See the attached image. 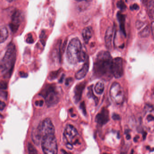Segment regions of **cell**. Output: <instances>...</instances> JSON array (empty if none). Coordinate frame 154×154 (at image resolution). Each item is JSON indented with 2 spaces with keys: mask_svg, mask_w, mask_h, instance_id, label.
I'll list each match as a JSON object with an SVG mask.
<instances>
[{
  "mask_svg": "<svg viewBox=\"0 0 154 154\" xmlns=\"http://www.w3.org/2000/svg\"><path fill=\"white\" fill-rule=\"evenodd\" d=\"M112 57L108 51H102L97 54L95 60L93 72L95 76L105 81L113 77L112 72Z\"/></svg>",
  "mask_w": 154,
  "mask_h": 154,
  "instance_id": "1",
  "label": "cell"
},
{
  "mask_svg": "<svg viewBox=\"0 0 154 154\" xmlns=\"http://www.w3.org/2000/svg\"><path fill=\"white\" fill-rule=\"evenodd\" d=\"M16 57V49L14 44L10 43L6 48L1 62V72L4 78L8 79L12 73Z\"/></svg>",
  "mask_w": 154,
  "mask_h": 154,
  "instance_id": "2",
  "label": "cell"
},
{
  "mask_svg": "<svg viewBox=\"0 0 154 154\" xmlns=\"http://www.w3.org/2000/svg\"><path fill=\"white\" fill-rule=\"evenodd\" d=\"M67 57L69 63L76 64L82 62L86 59V52L83 49L82 43L77 38L72 39L67 51Z\"/></svg>",
  "mask_w": 154,
  "mask_h": 154,
  "instance_id": "3",
  "label": "cell"
},
{
  "mask_svg": "<svg viewBox=\"0 0 154 154\" xmlns=\"http://www.w3.org/2000/svg\"><path fill=\"white\" fill-rule=\"evenodd\" d=\"M40 95L44 98L48 107L53 106L58 103L60 100L59 93L54 85L47 84L44 87Z\"/></svg>",
  "mask_w": 154,
  "mask_h": 154,
  "instance_id": "4",
  "label": "cell"
},
{
  "mask_svg": "<svg viewBox=\"0 0 154 154\" xmlns=\"http://www.w3.org/2000/svg\"><path fill=\"white\" fill-rule=\"evenodd\" d=\"M63 140L66 147L72 149L74 146L80 144V137L75 127L71 125L66 127L63 134Z\"/></svg>",
  "mask_w": 154,
  "mask_h": 154,
  "instance_id": "5",
  "label": "cell"
},
{
  "mask_svg": "<svg viewBox=\"0 0 154 154\" xmlns=\"http://www.w3.org/2000/svg\"><path fill=\"white\" fill-rule=\"evenodd\" d=\"M42 149L44 154H57V142L55 135L46 136L41 140Z\"/></svg>",
  "mask_w": 154,
  "mask_h": 154,
  "instance_id": "6",
  "label": "cell"
},
{
  "mask_svg": "<svg viewBox=\"0 0 154 154\" xmlns=\"http://www.w3.org/2000/svg\"><path fill=\"white\" fill-rule=\"evenodd\" d=\"M110 95L114 103L117 105L122 104L124 100V92L120 84L113 83L110 89Z\"/></svg>",
  "mask_w": 154,
  "mask_h": 154,
  "instance_id": "7",
  "label": "cell"
},
{
  "mask_svg": "<svg viewBox=\"0 0 154 154\" xmlns=\"http://www.w3.org/2000/svg\"><path fill=\"white\" fill-rule=\"evenodd\" d=\"M36 128L42 139L46 136L54 135V127L49 118L44 119Z\"/></svg>",
  "mask_w": 154,
  "mask_h": 154,
  "instance_id": "8",
  "label": "cell"
},
{
  "mask_svg": "<svg viewBox=\"0 0 154 154\" xmlns=\"http://www.w3.org/2000/svg\"><path fill=\"white\" fill-rule=\"evenodd\" d=\"M112 72L113 77L119 78L123 76V61L121 57H116L113 59L112 64Z\"/></svg>",
  "mask_w": 154,
  "mask_h": 154,
  "instance_id": "9",
  "label": "cell"
},
{
  "mask_svg": "<svg viewBox=\"0 0 154 154\" xmlns=\"http://www.w3.org/2000/svg\"><path fill=\"white\" fill-rule=\"evenodd\" d=\"M22 18V12L19 10L17 9L13 13L11 17V22L9 24L10 29L13 33H16L17 31L21 22Z\"/></svg>",
  "mask_w": 154,
  "mask_h": 154,
  "instance_id": "10",
  "label": "cell"
},
{
  "mask_svg": "<svg viewBox=\"0 0 154 154\" xmlns=\"http://www.w3.org/2000/svg\"><path fill=\"white\" fill-rule=\"evenodd\" d=\"M110 120L109 111L108 109L104 107L101 111L97 114L95 117V122L100 126L106 124Z\"/></svg>",
  "mask_w": 154,
  "mask_h": 154,
  "instance_id": "11",
  "label": "cell"
},
{
  "mask_svg": "<svg viewBox=\"0 0 154 154\" xmlns=\"http://www.w3.org/2000/svg\"><path fill=\"white\" fill-rule=\"evenodd\" d=\"M86 82H82L77 84L74 90V99L75 103H77L80 101L82 97L83 91L85 88Z\"/></svg>",
  "mask_w": 154,
  "mask_h": 154,
  "instance_id": "12",
  "label": "cell"
},
{
  "mask_svg": "<svg viewBox=\"0 0 154 154\" xmlns=\"http://www.w3.org/2000/svg\"><path fill=\"white\" fill-rule=\"evenodd\" d=\"M113 34V28L110 26L107 29L105 35V42L106 48L108 49H111L112 46V36Z\"/></svg>",
  "mask_w": 154,
  "mask_h": 154,
  "instance_id": "13",
  "label": "cell"
},
{
  "mask_svg": "<svg viewBox=\"0 0 154 154\" xmlns=\"http://www.w3.org/2000/svg\"><path fill=\"white\" fill-rule=\"evenodd\" d=\"M89 68V62L88 59L87 61H86L85 63L84 64L82 68L76 73L75 75L76 79L80 80L84 78L88 72Z\"/></svg>",
  "mask_w": 154,
  "mask_h": 154,
  "instance_id": "14",
  "label": "cell"
},
{
  "mask_svg": "<svg viewBox=\"0 0 154 154\" xmlns=\"http://www.w3.org/2000/svg\"><path fill=\"white\" fill-rule=\"evenodd\" d=\"M82 37L85 44H87L90 39H91L92 36V28L90 26L86 27L82 31Z\"/></svg>",
  "mask_w": 154,
  "mask_h": 154,
  "instance_id": "15",
  "label": "cell"
},
{
  "mask_svg": "<svg viewBox=\"0 0 154 154\" xmlns=\"http://www.w3.org/2000/svg\"><path fill=\"white\" fill-rule=\"evenodd\" d=\"M117 17L119 24H120V29L123 34L126 35V31H125V26H124L125 21V16L123 14H122L121 13L119 12L117 14Z\"/></svg>",
  "mask_w": 154,
  "mask_h": 154,
  "instance_id": "16",
  "label": "cell"
},
{
  "mask_svg": "<svg viewBox=\"0 0 154 154\" xmlns=\"http://www.w3.org/2000/svg\"><path fill=\"white\" fill-rule=\"evenodd\" d=\"M147 13L150 19H154V1H149L147 5Z\"/></svg>",
  "mask_w": 154,
  "mask_h": 154,
  "instance_id": "17",
  "label": "cell"
},
{
  "mask_svg": "<svg viewBox=\"0 0 154 154\" xmlns=\"http://www.w3.org/2000/svg\"><path fill=\"white\" fill-rule=\"evenodd\" d=\"M1 37H0V42L1 43H3L6 41L8 37V31L7 28L3 26L1 28Z\"/></svg>",
  "mask_w": 154,
  "mask_h": 154,
  "instance_id": "18",
  "label": "cell"
},
{
  "mask_svg": "<svg viewBox=\"0 0 154 154\" xmlns=\"http://www.w3.org/2000/svg\"><path fill=\"white\" fill-rule=\"evenodd\" d=\"M105 90V84L102 81H100L96 83L95 87V90L97 94L101 95Z\"/></svg>",
  "mask_w": 154,
  "mask_h": 154,
  "instance_id": "19",
  "label": "cell"
},
{
  "mask_svg": "<svg viewBox=\"0 0 154 154\" xmlns=\"http://www.w3.org/2000/svg\"><path fill=\"white\" fill-rule=\"evenodd\" d=\"M150 33V28L149 26H147L139 33V36L142 38H145L149 35Z\"/></svg>",
  "mask_w": 154,
  "mask_h": 154,
  "instance_id": "20",
  "label": "cell"
},
{
  "mask_svg": "<svg viewBox=\"0 0 154 154\" xmlns=\"http://www.w3.org/2000/svg\"><path fill=\"white\" fill-rule=\"evenodd\" d=\"M61 71V68H60V69L57 70V71L51 72L49 74L48 78L49 80H53L55 79L59 75Z\"/></svg>",
  "mask_w": 154,
  "mask_h": 154,
  "instance_id": "21",
  "label": "cell"
},
{
  "mask_svg": "<svg viewBox=\"0 0 154 154\" xmlns=\"http://www.w3.org/2000/svg\"><path fill=\"white\" fill-rule=\"evenodd\" d=\"M88 90V92L87 93L88 96V97H89L90 98H93L95 101L96 104H97V103H98V98L94 95L93 89H92V85L89 86Z\"/></svg>",
  "mask_w": 154,
  "mask_h": 154,
  "instance_id": "22",
  "label": "cell"
},
{
  "mask_svg": "<svg viewBox=\"0 0 154 154\" xmlns=\"http://www.w3.org/2000/svg\"><path fill=\"white\" fill-rule=\"evenodd\" d=\"M28 150L29 154H38L37 150L30 143H28Z\"/></svg>",
  "mask_w": 154,
  "mask_h": 154,
  "instance_id": "23",
  "label": "cell"
},
{
  "mask_svg": "<svg viewBox=\"0 0 154 154\" xmlns=\"http://www.w3.org/2000/svg\"><path fill=\"white\" fill-rule=\"evenodd\" d=\"M46 38V35L45 34V32L44 30H43L41 31V34L40 35L39 38L40 39V42L42 43L43 45L44 46L45 44V38Z\"/></svg>",
  "mask_w": 154,
  "mask_h": 154,
  "instance_id": "24",
  "label": "cell"
},
{
  "mask_svg": "<svg viewBox=\"0 0 154 154\" xmlns=\"http://www.w3.org/2000/svg\"><path fill=\"white\" fill-rule=\"evenodd\" d=\"M117 7L118 8L122 10H125L127 7L124 2L123 1H117Z\"/></svg>",
  "mask_w": 154,
  "mask_h": 154,
  "instance_id": "25",
  "label": "cell"
},
{
  "mask_svg": "<svg viewBox=\"0 0 154 154\" xmlns=\"http://www.w3.org/2000/svg\"><path fill=\"white\" fill-rule=\"evenodd\" d=\"M26 42L28 44H32L34 42V39H33V36L31 33L29 34L27 37L26 38Z\"/></svg>",
  "mask_w": 154,
  "mask_h": 154,
  "instance_id": "26",
  "label": "cell"
},
{
  "mask_svg": "<svg viewBox=\"0 0 154 154\" xmlns=\"http://www.w3.org/2000/svg\"><path fill=\"white\" fill-rule=\"evenodd\" d=\"M80 109L82 110V112L83 113L84 115H86V107H85V103L84 101L82 102L81 105H80Z\"/></svg>",
  "mask_w": 154,
  "mask_h": 154,
  "instance_id": "27",
  "label": "cell"
},
{
  "mask_svg": "<svg viewBox=\"0 0 154 154\" xmlns=\"http://www.w3.org/2000/svg\"><path fill=\"white\" fill-rule=\"evenodd\" d=\"M7 88V83L4 81L1 82V90H6Z\"/></svg>",
  "mask_w": 154,
  "mask_h": 154,
  "instance_id": "28",
  "label": "cell"
},
{
  "mask_svg": "<svg viewBox=\"0 0 154 154\" xmlns=\"http://www.w3.org/2000/svg\"><path fill=\"white\" fill-rule=\"evenodd\" d=\"M130 10L132 11H134V10H138L139 9V6L136 3L133 4V5H131L130 6Z\"/></svg>",
  "mask_w": 154,
  "mask_h": 154,
  "instance_id": "29",
  "label": "cell"
},
{
  "mask_svg": "<svg viewBox=\"0 0 154 154\" xmlns=\"http://www.w3.org/2000/svg\"><path fill=\"white\" fill-rule=\"evenodd\" d=\"M7 92L6 91H3V90H1V96L3 99H5V100H6L7 98Z\"/></svg>",
  "mask_w": 154,
  "mask_h": 154,
  "instance_id": "30",
  "label": "cell"
},
{
  "mask_svg": "<svg viewBox=\"0 0 154 154\" xmlns=\"http://www.w3.org/2000/svg\"><path fill=\"white\" fill-rule=\"evenodd\" d=\"M112 118L114 120H119L121 119V117L117 113H114L112 115Z\"/></svg>",
  "mask_w": 154,
  "mask_h": 154,
  "instance_id": "31",
  "label": "cell"
},
{
  "mask_svg": "<svg viewBox=\"0 0 154 154\" xmlns=\"http://www.w3.org/2000/svg\"><path fill=\"white\" fill-rule=\"evenodd\" d=\"M144 24L143 22L140 21H138L136 23V27L137 28H140L142 27L143 26Z\"/></svg>",
  "mask_w": 154,
  "mask_h": 154,
  "instance_id": "32",
  "label": "cell"
},
{
  "mask_svg": "<svg viewBox=\"0 0 154 154\" xmlns=\"http://www.w3.org/2000/svg\"><path fill=\"white\" fill-rule=\"evenodd\" d=\"M125 134L126 136V138L127 140H130L131 138V135L130 134V132H129L128 129H126L125 131Z\"/></svg>",
  "mask_w": 154,
  "mask_h": 154,
  "instance_id": "33",
  "label": "cell"
},
{
  "mask_svg": "<svg viewBox=\"0 0 154 154\" xmlns=\"http://www.w3.org/2000/svg\"><path fill=\"white\" fill-rule=\"evenodd\" d=\"M146 119L148 122L154 121V117L152 115H148L146 117Z\"/></svg>",
  "mask_w": 154,
  "mask_h": 154,
  "instance_id": "34",
  "label": "cell"
},
{
  "mask_svg": "<svg viewBox=\"0 0 154 154\" xmlns=\"http://www.w3.org/2000/svg\"><path fill=\"white\" fill-rule=\"evenodd\" d=\"M72 77L67 78L66 79V82H65V84H66V85H67V86L69 85L70 83H71V82L72 81Z\"/></svg>",
  "mask_w": 154,
  "mask_h": 154,
  "instance_id": "35",
  "label": "cell"
},
{
  "mask_svg": "<svg viewBox=\"0 0 154 154\" xmlns=\"http://www.w3.org/2000/svg\"><path fill=\"white\" fill-rule=\"evenodd\" d=\"M150 29H151V33H152V36L154 39V21L151 23L150 25Z\"/></svg>",
  "mask_w": 154,
  "mask_h": 154,
  "instance_id": "36",
  "label": "cell"
},
{
  "mask_svg": "<svg viewBox=\"0 0 154 154\" xmlns=\"http://www.w3.org/2000/svg\"><path fill=\"white\" fill-rule=\"evenodd\" d=\"M35 105L36 106H39L41 107L44 105V101L41 100L39 101H37L35 102Z\"/></svg>",
  "mask_w": 154,
  "mask_h": 154,
  "instance_id": "37",
  "label": "cell"
},
{
  "mask_svg": "<svg viewBox=\"0 0 154 154\" xmlns=\"http://www.w3.org/2000/svg\"><path fill=\"white\" fill-rule=\"evenodd\" d=\"M5 107H6V104L4 102L1 101V103H0V109H1V110H3L5 109Z\"/></svg>",
  "mask_w": 154,
  "mask_h": 154,
  "instance_id": "38",
  "label": "cell"
},
{
  "mask_svg": "<svg viewBox=\"0 0 154 154\" xmlns=\"http://www.w3.org/2000/svg\"><path fill=\"white\" fill-rule=\"evenodd\" d=\"M19 75L21 77H28V74L23 72H19Z\"/></svg>",
  "mask_w": 154,
  "mask_h": 154,
  "instance_id": "39",
  "label": "cell"
},
{
  "mask_svg": "<svg viewBox=\"0 0 154 154\" xmlns=\"http://www.w3.org/2000/svg\"><path fill=\"white\" fill-rule=\"evenodd\" d=\"M64 78V74H62V76L61 78L60 79L59 81V83H62L63 82V79Z\"/></svg>",
  "mask_w": 154,
  "mask_h": 154,
  "instance_id": "40",
  "label": "cell"
},
{
  "mask_svg": "<svg viewBox=\"0 0 154 154\" xmlns=\"http://www.w3.org/2000/svg\"><path fill=\"white\" fill-rule=\"evenodd\" d=\"M139 137L138 136H137V137H135L134 138V141L135 142H138V139Z\"/></svg>",
  "mask_w": 154,
  "mask_h": 154,
  "instance_id": "41",
  "label": "cell"
},
{
  "mask_svg": "<svg viewBox=\"0 0 154 154\" xmlns=\"http://www.w3.org/2000/svg\"><path fill=\"white\" fill-rule=\"evenodd\" d=\"M62 152H63V154H69V153H67V152H66V151L63 150H62Z\"/></svg>",
  "mask_w": 154,
  "mask_h": 154,
  "instance_id": "42",
  "label": "cell"
},
{
  "mask_svg": "<svg viewBox=\"0 0 154 154\" xmlns=\"http://www.w3.org/2000/svg\"><path fill=\"white\" fill-rule=\"evenodd\" d=\"M130 154H134L133 150H131V153H130Z\"/></svg>",
  "mask_w": 154,
  "mask_h": 154,
  "instance_id": "43",
  "label": "cell"
},
{
  "mask_svg": "<svg viewBox=\"0 0 154 154\" xmlns=\"http://www.w3.org/2000/svg\"><path fill=\"white\" fill-rule=\"evenodd\" d=\"M153 94H154V90H153Z\"/></svg>",
  "mask_w": 154,
  "mask_h": 154,
  "instance_id": "44",
  "label": "cell"
},
{
  "mask_svg": "<svg viewBox=\"0 0 154 154\" xmlns=\"http://www.w3.org/2000/svg\"><path fill=\"white\" fill-rule=\"evenodd\" d=\"M104 154H106V153H104Z\"/></svg>",
  "mask_w": 154,
  "mask_h": 154,
  "instance_id": "45",
  "label": "cell"
},
{
  "mask_svg": "<svg viewBox=\"0 0 154 154\" xmlns=\"http://www.w3.org/2000/svg\"><path fill=\"white\" fill-rule=\"evenodd\" d=\"M121 154H124V153H122Z\"/></svg>",
  "mask_w": 154,
  "mask_h": 154,
  "instance_id": "46",
  "label": "cell"
}]
</instances>
